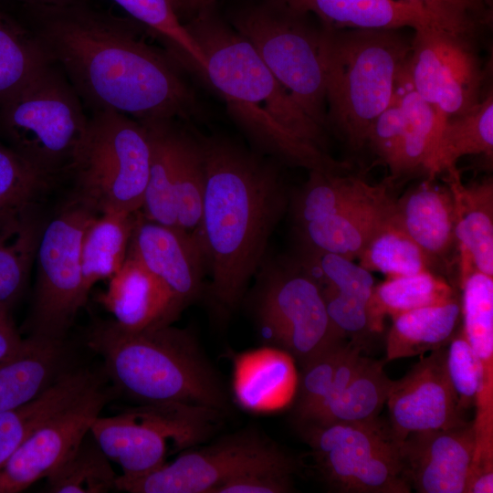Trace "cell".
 <instances>
[{
  "mask_svg": "<svg viewBox=\"0 0 493 493\" xmlns=\"http://www.w3.org/2000/svg\"><path fill=\"white\" fill-rule=\"evenodd\" d=\"M298 465L279 466L251 471L238 476L215 493H288L294 491L293 477Z\"/></svg>",
  "mask_w": 493,
  "mask_h": 493,
  "instance_id": "obj_49",
  "label": "cell"
},
{
  "mask_svg": "<svg viewBox=\"0 0 493 493\" xmlns=\"http://www.w3.org/2000/svg\"><path fill=\"white\" fill-rule=\"evenodd\" d=\"M407 1L419 5L435 26L469 40L490 18L488 0Z\"/></svg>",
  "mask_w": 493,
  "mask_h": 493,
  "instance_id": "obj_46",
  "label": "cell"
},
{
  "mask_svg": "<svg viewBox=\"0 0 493 493\" xmlns=\"http://www.w3.org/2000/svg\"><path fill=\"white\" fill-rule=\"evenodd\" d=\"M476 448L474 420L414 433L399 443L404 477L419 493H466Z\"/></svg>",
  "mask_w": 493,
  "mask_h": 493,
  "instance_id": "obj_18",
  "label": "cell"
},
{
  "mask_svg": "<svg viewBox=\"0 0 493 493\" xmlns=\"http://www.w3.org/2000/svg\"><path fill=\"white\" fill-rule=\"evenodd\" d=\"M285 6H259L234 19V29L255 48L277 80L323 129L328 127L320 29Z\"/></svg>",
  "mask_w": 493,
  "mask_h": 493,
  "instance_id": "obj_12",
  "label": "cell"
},
{
  "mask_svg": "<svg viewBox=\"0 0 493 493\" xmlns=\"http://www.w3.org/2000/svg\"><path fill=\"white\" fill-rule=\"evenodd\" d=\"M320 288H329L370 306L374 279L372 272L344 257L301 247L297 258Z\"/></svg>",
  "mask_w": 493,
  "mask_h": 493,
  "instance_id": "obj_42",
  "label": "cell"
},
{
  "mask_svg": "<svg viewBox=\"0 0 493 493\" xmlns=\"http://www.w3.org/2000/svg\"><path fill=\"white\" fill-rule=\"evenodd\" d=\"M493 492V459L479 458L472 461L466 493Z\"/></svg>",
  "mask_w": 493,
  "mask_h": 493,
  "instance_id": "obj_51",
  "label": "cell"
},
{
  "mask_svg": "<svg viewBox=\"0 0 493 493\" xmlns=\"http://www.w3.org/2000/svg\"><path fill=\"white\" fill-rule=\"evenodd\" d=\"M357 259L366 270L382 273L386 278L432 270L434 264L402 227L393 214V205Z\"/></svg>",
  "mask_w": 493,
  "mask_h": 493,
  "instance_id": "obj_38",
  "label": "cell"
},
{
  "mask_svg": "<svg viewBox=\"0 0 493 493\" xmlns=\"http://www.w3.org/2000/svg\"><path fill=\"white\" fill-rule=\"evenodd\" d=\"M26 338L28 345L20 354L0 362V412L37 397L74 367L66 341Z\"/></svg>",
  "mask_w": 493,
  "mask_h": 493,
  "instance_id": "obj_25",
  "label": "cell"
},
{
  "mask_svg": "<svg viewBox=\"0 0 493 493\" xmlns=\"http://www.w3.org/2000/svg\"><path fill=\"white\" fill-rule=\"evenodd\" d=\"M199 138L205 185L194 232L210 275L204 294L225 320L245 299L290 196L270 161L222 137Z\"/></svg>",
  "mask_w": 493,
  "mask_h": 493,
  "instance_id": "obj_2",
  "label": "cell"
},
{
  "mask_svg": "<svg viewBox=\"0 0 493 493\" xmlns=\"http://www.w3.org/2000/svg\"><path fill=\"white\" fill-rule=\"evenodd\" d=\"M109 280L100 301L125 329L171 325L184 309L163 282L130 255Z\"/></svg>",
  "mask_w": 493,
  "mask_h": 493,
  "instance_id": "obj_19",
  "label": "cell"
},
{
  "mask_svg": "<svg viewBox=\"0 0 493 493\" xmlns=\"http://www.w3.org/2000/svg\"><path fill=\"white\" fill-rule=\"evenodd\" d=\"M459 297L452 284L433 270L386 278L374 286L369 313L374 333L382 331L386 316L391 319L408 310L438 305Z\"/></svg>",
  "mask_w": 493,
  "mask_h": 493,
  "instance_id": "obj_36",
  "label": "cell"
},
{
  "mask_svg": "<svg viewBox=\"0 0 493 493\" xmlns=\"http://www.w3.org/2000/svg\"><path fill=\"white\" fill-rule=\"evenodd\" d=\"M464 335L479 360L484 389L475 406V430L478 437L493 436V292L472 287L461 297Z\"/></svg>",
  "mask_w": 493,
  "mask_h": 493,
  "instance_id": "obj_32",
  "label": "cell"
},
{
  "mask_svg": "<svg viewBox=\"0 0 493 493\" xmlns=\"http://www.w3.org/2000/svg\"><path fill=\"white\" fill-rule=\"evenodd\" d=\"M141 25L166 45L179 63L189 65L205 79L206 58L168 0H114Z\"/></svg>",
  "mask_w": 493,
  "mask_h": 493,
  "instance_id": "obj_40",
  "label": "cell"
},
{
  "mask_svg": "<svg viewBox=\"0 0 493 493\" xmlns=\"http://www.w3.org/2000/svg\"><path fill=\"white\" fill-rule=\"evenodd\" d=\"M289 465L297 463L274 441L245 429L182 451L173 462L145 476H118L115 487L130 493H215L243 474Z\"/></svg>",
  "mask_w": 493,
  "mask_h": 493,
  "instance_id": "obj_13",
  "label": "cell"
},
{
  "mask_svg": "<svg viewBox=\"0 0 493 493\" xmlns=\"http://www.w3.org/2000/svg\"><path fill=\"white\" fill-rule=\"evenodd\" d=\"M394 199L387 185L374 196L329 216L297 226L301 247L358 258Z\"/></svg>",
  "mask_w": 493,
  "mask_h": 493,
  "instance_id": "obj_22",
  "label": "cell"
},
{
  "mask_svg": "<svg viewBox=\"0 0 493 493\" xmlns=\"http://www.w3.org/2000/svg\"><path fill=\"white\" fill-rule=\"evenodd\" d=\"M404 121L401 109L393 96L390 104L373 121L367 144L392 172L403 139Z\"/></svg>",
  "mask_w": 493,
  "mask_h": 493,
  "instance_id": "obj_48",
  "label": "cell"
},
{
  "mask_svg": "<svg viewBox=\"0 0 493 493\" xmlns=\"http://www.w3.org/2000/svg\"><path fill=\"white\" fill-rule=\"evenodd\" d=\"M205 185V167L200 138L178 123L174 184L178 227L191 232L198 227Z\"/></svg>",
  "mask_w": 493,
  "mask_h": 493,
  "instance_id": "obj_41",
  "label": "cell"
},
{
  "mask_svg": "<svg viewBox=\"0 0 493 493\" xmlns=\"http://www.w3.org/2000/svg\"><path fill=\"white\" fill-rule=\"evenodd\" d=\"M88 120L80 98L52 64L0 107V135L52 183L68 173Z\"/></svg>",
  "mask_w": 493,
  "mask_h": 493,
  "instance_id": "obj_7",
  "label": "cell"
},
{
  "mask_svg": "<svg viewBox=\"0 0 493 493\" xmlns=\"http://www.w3.org/2000/svg\"><path fill=\"white\" fill-rule=\"evenodd\" d=\"M325 483L341 493H408L399 443L378 418L300 425Z\"/></svg>",
  "mask_w": 493,
  "mask_h": 493,
  "instance_id": "obj_11",
  "label": "cell"
},
{
  "mask_svg": "<svg viewBox=\"0 0 493 493\" xmlns=\"http://www.w3.org/2000/svg\"><path fill=\"white\" fill-rule=\"evenodd\" d=\"M294 362L288 353L271 346L238 355L234 369L237 402L253 412L287 406L294 400L298 386Z\"/></svg>",
  "mask_w": 493,
  "mask_h": 493,
  "instance_id": "obj_23",
  "label": "cell"
},
{
  "mask_svg": "<svg viewBox=\"0 0 493 493\" xmlns=\"http://www.w3.org/2000/svg\"><path fill=\"white\" fill-rule=\"evenodd\" d=\"M215 0H184L183 8L185 6L192 10H198L199 12L207 8L214 4Z\"/></svg>",
  "mask_w": 493,
  "mask_h": 493,
  "instance_id": "obj_53",
  "label": "cell"
},
{
  "mask_svg": "<svg viewBox=\"0 0 493 493\" xmlns=\"http://www.w3.org/2000/svg\"><path fill=\"white\" fill-rule=\"evenodd\" d=\"M184 26L206 58L205 79L261 152L309 171L349 169L327 153L324 129L292 99L244 37L210 8Z\"/></svg>",
  "mask_w": 493,
  "mask_h": 493,
  "instance_id": "obj_3",
  "label": "cell"
},
{
  "mask_svg": "<svg viewBox=\"0 0 493 493\" xmlns=\"http://www.w3.org/2000/svg\"><path fill=\"white\" fill-rule=\"evenodd\" d=\"M462 323L461 299L419 308L392 318L385 341V359L422 355L446 347Z\"/></svg>",
  "mask_w": 493,
  "mask_h": 493,
  "instance_id": "obj_28",
  "label": "cell"
},
{
  "mask_svg": "<svg viewBox=\"0 0 493 493\" xmlns=\"http://www.w3.org/2000/svg\"><path fill=\"white\" fill-rule=\"evenodd\" d=\"M257 274L252 307L268 346L286 351L301 366L345 341L330 320L320 286L298 259L266 257Z\"/></svg>",
  "mask_w": 493,
  "mask_h": 493,
  "instance_id": "obj_9",
  "label": "cell"
},
{
  "mask_svg": "<svg viewBox=\"0 0 493 493\" xmlns=\"http://www.w3.org/2000/svg\"><path fill=\"white\" fill-rule=\"evenodd\" d=\"M429 178L394 200L393 214L433 262L446 259L456 245V211L450 187Z\"/></svg>",
  "mask_w": 493,
  "mask_h": 493,
  "instance_id": "obj_20",
  "label": "cell"
},
{
  "mask_svg": "<svg viewBox=\"0 0 493 493\" xmlns=\"http://www.w3.org/2000/svg\"><path fill=\"white\" fill-rule=\"evenodd\" d=\"M128 255L163 282L184 308L204 295L207 268L194 231L150 221L141 211Z\"/></svg>",
  "mask_w": 493,
  "mask_h": 493,
  "instance_id": "obj_17",
  "label": "cell"
},
{
  "mask_svg": "<svg viewBox=\"0 0 493 493\" xmlns=\"http://www.w3.org/2000/svg\"><path fill=\"white\" fill-rule=\"evenodd\" d=\"M177 121H140L146 127L151 142L150 172L141 211L146 219L171 226H177L174 194Z\"/></svg>",
  "mask_w": 493,
  "mask_h": 493,
  "instance_id": "obj_33",
  "label": "cell"
},
{
  "mask_svg": "<svg viewBox=\"0 0 493 493\" xmlns=\"http://www.w3.org/2000/svg\"><path fill=\"white\" fill-rule=\"evenodd\" d=\"M85 342L101 358L116 394L136 404L182 403L224 414L229 409L222 380L188 329L171 324L131 330L114 320H99Z\"/></svg>",
  "mask_w": 493,
  "mask_h": 493,
  "instance_id": "obj_4",
  "label": "cell"
},
{
  "mask_svg": "<svg viewBox=\"0 0 493 493\" xmlns=\"http://www.w3.org/2000/svg\"><path fill=\"white\" fill-rule=\"evenodd\" d=\"M26 7L29 28L92 111L113 110L139 121L197 114L176 60L148 44L136 20L85 0Z\"/></svg>",
  "mask_w": 493,
  "mask_h": 493,
  "instance_id": "obj_1",
  "label": "cell"
},
{
  "mask_svg": "<svg viewBox=\"0 0 493 493\" xmlns=\"http://www.w3.org/2000/svg\"><path fill=\"white\" fill-rule=\"evenodd\" d=\"M117 477L110 460L89 431L69 456L46 477V491L106 493L116 489Z\"/></svg>",
  "mask_w": 493,
  "mask_h": 493,
  "instance_id": "obj_39",
  "label": "cell"
},
{
  "mask_svg": "<svg viewBox=\"0 0 493 493\" xmlns=\"http://www.w3.org/2000/svg\"><path fill=\"white\" fill-rule=\"evenodd\" d=\"M385 362L362 355L348 385L299 425L358 423L378 418L395 383L385 373Z\"/></svg>",
  "mask_w": 493,
  "mask_h": 493,
  "instance_id": "obj_31",
  "label": "cell"
},
{
  "mask_svg": "<svg viewBox=\"0 0 493 493\" xmlns=\"http://www.w3.org/2000/svg\"><path fill=\"white\" fill-rule=\"evenodd\" d=\"M328 315L342 339L365 346L367 339L374 334L369 305L351 296L329 288H320Z\"/></svg>",
  "mask_w": 493,
  "mask_h": 493,
  "instance_id": "obj_47",
  "label": "cell"
},
{
  "mask_svg": "<svg viewBox=\"0 0 493 493\" xmlns=\"http://www.w3.org/2000/svg\"><path fill=\"white\" fill-rule=\"evenodd\" d=\"M51 182L0 142V222L39 205Z\"/></svg>",
  "mask_w": 493,
  "mask_h": 493,
  "instance_id": "obj_43",
  "label": "cell"
},
{
  "mask_svg": "<svg viewBox=\"0 0 493 493\" xmlns=\"http://www.w3.org/2000/svg\"><path fill=\"white\" fill-rule=\"evenodd\" d=\"M386 404L389 428L398 443L414 433L446 429L468 421L448 376L446 347L421 358L395 380Z\"/></svg>",
  "mask_w": 493,
  "mask_h": 493,
  "instance_id": "obj_16",
  "label": "cell"
},
{
  "mask_svg": "<svg viewBox=\"0 0 493 493\" xmlns=\"http://www.w3.org/2000/svg\"><path fill=\"white\" fill-rule=\"evenodd\" d=\"M225 414L182 403L136 404L117 415L98 416L89 433L123 477L145 476L166 464L169 453L208 442Z\"/></svg>",
  "mask_w": 493,
  "mask_h": 493,
  "instance_id": "obj_8",
  "label": "cell"
},
{
  "mask_svg": "<svg viewBox=\"0 0 493 493\" xmlns=\"http://www.w3.org/2000/svg\"><path fill=\"white\" fill-rule=\"evenodd\" d=\"M397 29H320L328 126L353 150L390 104L411 42Z\"/></svg>",
  "mask_w": 493,
  "mask_h": 493,
  "instance_id": "obj_5",
  "label": "cell"
},
{
  "mask_svg": "<svg viewBox=\"0 0 493 493\" xmlns=\"http://www.w3.org/2000/svg\"><path fill=\"white\" fill-rule=\"evenodd\" d=\"M347 342H337L301 365L293 411L298 424L305 421L329 393Z\"/></svg>",
  "mask_w": 493,
  "mask_h": 493,
  "instance_id": "obj_44",
  "label": "cell"
},
{
  "mask_svg": "<svg viewBox=\"0 0 493 493\" xmlns=\"http://www.w3.org/2000/svg\"><path fill=\"white\" fill-rule=\"evenodd\" d=\"M456 211L459 274L475 269L493 277V182L465 184L457 169L446 173Z\"/></svg>",
  "mask_w": 493,
  "mask_h": 493,
  "instance_id": "obj_21",
  "label": "cell"
},
{
  "mask_svg": "<svg viewBox=\"0 0 493 493\" xmlns=\"http://www.w3.org/2000/svg\"><path fill=\"white\" fill-rule=\"evenodd\" d=\"M28 345V339H23L12 320L10 309L0 307V362L20 354Z\"/></svg>",
  "mask_w": 493,
  "mask_h": 493,
  "instance_id": "obj_50",
  "label": "cell"
},
{
  "mask_svg": "<svg viewBox=\"0 0 493 493\" xmlns=\"http://www.w3.org/2000/svg\"><path fill=\"white\" fill-rule=\"evenodd\" d=\"M174 11L178 14L183 9L184 0H168Z\"/></svg>",
  "mask_w": 493,
  "mask_h": 493,
  "instance_id": "obj_54",
  "label": "cell"
},
{
  "mask_svg": "<svg viewBox=\"0 0 493 493\" xmlns=\"http://www.w3.org/2000/svg\"><path fill=\"white\" fill-rule=\"evenodd\" d=\"M387 184L372 185L342 171H309L301 189L290 198L289 206L297 226L331 215L371 198Z\"/></svg>",
  "mask_w": 493,
  "mask_h": 493,
  "instance_id": "obj_35",
  "label": "cell"
},
{
  "mask_svg": "<svg viewBox=\"0 0 493 493\" xmlns=\"http://www.w3.org/2000/svg\"><path fill=\"white\" fill-rule=\"evenodd\" d=\"M6 0H0V5ZM23 3L26 6L38 5H66L83 0H15Z\"/></svg>",
  "mask_w": 493,
  "mask_h": 493,
  "instance_id": "obj_52",
  "label": "cell"
},
{
  "mask_svg": "<svg viewBox=\"0 0 493 493\" xmlns=\"http://www.w3.org/2000/svg\"><path fill=\"white\" fill-rule=\"evenodd\" d=\"M115 395L104 374L42 422L0 467V493H18L46 478L79 446Z\"/></svg>",
  "mask_w": 493,
  "mask_h": 493,
  "instance_id": "obj_15",
  "label": "cell"
},
{
  "mask_svg": "<svg viewBox=\"0 0 493 493\" xmlns=\"http://www.w3.org/2000/svg\"><path fill=\"white\" fill-rule=\"evenodd\" d=\"M98 213L71 196L41 231L27 337L66 341L79 310L85 305L80 246L89 222Z\"/></svg>",
  "mask_w": 493,
  "mask_h": 493,
  "instance_id": "obj_10",
  "label": "cell"
},
{
  "mask_svg": "<svg viewBox=\"0 0 493 493\" xmlns=\"http://www.w3.org/2000/svg\"><path fill=\"white\" fill-rule=\"evenodd\" d=\"M291 11L313 13L333 29H414L432 23L425 10L407 0H284Z\"/></svg>",
  "mask_w": 493,
  "mask_h": 493,
  "instance_id": "obj_24",
  "label": "cell"
},
{
  "mask_svg": "<svg viewBox=\"0 0 493 493\" xmlns=\"http://www.w3.org/2000/svg\"><path fill=\"white\" fill-rule=\"evenodd\" d=\"M446 368L462 410L475 407L484 389L483 369L461 327L446 346Z\"/></svg>",
  "mask_w": 493,
  "mask_h": 493,
  "instance_id": "obj_45",
  "label": "cell"
},
{
  "mask_svg": "<svg viewBox=\"0 0 493 493\" xmlns=\"http://www.w3.org/2000/svg\"><path fill=\"white\" fill-rule=\"evenodd\" d=\"M393 98L402 111L404 131L392 176L423 170L429 178H434L437 142L447 119L416 91L410 77L408 60L397 78Z\"/></svg>",
  "mask_w": 493,
  "mask_h": 493,
  "instance_id": "obj_26",
  "label": "cell"
},
{
  "mask_svg": "<svg viewBox=\"0 0 493 493\" xmlns=\"http://www.w3.org/2000/svg\"><path fill=\"white\" fill-rule=\"evenodd\" d=\"M408 69L416 91L446 119L482 99L484 74L470 40L432 23L414 29Z\"/></svg>",
  "mask_w": 493,
  "mask_h": 493,
  "instance_id": "obj_14",
  "label": "cell"
},
{
  "mask_svg": "<svg viewBox=\"0 0 493 493\" xmlns=\"http://www.w3.org/2000/svg\"><path fill=\"white\" fill-rule=\"evenodd\" d=\"M493 154V96L488 92L468 111L448 118L440 131L433 176L456 169L465 155Z\"/></svg>",
  "mask_w": 493,
  "mask_h": 493,
  "instance_id": "obj_37",
  "label": "cell"
},
{
  "mask_svg": "<svg viewBox=\"0 0 493 493\" xmlns=\"http://www.w3.org/2000/svg\"><path fill=\"white\" fill-rule=\"evenodd\" d=\"M45 221L37 205L0 222V307L11 309L22 295Z\"/></svg>",
  "mask_w": 493,
  "mask_h": 493,
  "instance_id": "obj_30",
  "label": "cell"
},
{
  "mask_svg": "<svg viewBox=\"0 0 493 493\" xmlns=\"http://www.w3.org/2000/svg\"><path fill=\"white\" fill-rule=\"evenodd\" d=\"M52 64L35 33L5 13L0 5V107Z\"/></svg>",
  "mask_w": 493,
  "mask_h": 493,
  "instance_id": "obj_34",
  "label": "cell"
},
{
  "mask_svg": "<svg viewBox=\"0 0 493 493\" xmlns=\"http://www.w3.org/2000/svg\"><path fill=\"white\" fill-rule=\"evenodd\" d=\"M103 374L102 369L97 372L74 366L37 397L0 412V467L42 422L87 391Z\"/></svg>",
  "mask_w": 493,
  "mask_h": 493,
  "instance_id": "obj_27",
  "label": "cell"
},
{
  "mask_svg": "<svg viewBox=\"0 0 493 493\" xmlns=\"http://www.w3.org/2000/svg\"><path fill=\"white\" fill-rule=\"evenodd\" d=\"M140 215L141 211H110L97 214L89 222L80 246L83 285L88 295L98 281L110 279L123 265Z\"/></svg>",
  "mask_w": 493,
  "mask_h": 493,
  "instance_id": "obj_29",
  "label": "cell"
},
{
  "mask_svg": "<svg viewBox=\"0 0 493 493\" xmlns=\"http://www.w3.org/2000/svg\"><path fill=\"white\" fill-rule=\"evenodd\" d=\"M150 165L142 122L113 110L92 111L68 172L72 196L98 214L141 211Z\"/></svg>",
  "mask_w": 493,
  "mask_h": 493,
  "instance_id": "obj_6",
  "label": "cell"
}]
</instances>
